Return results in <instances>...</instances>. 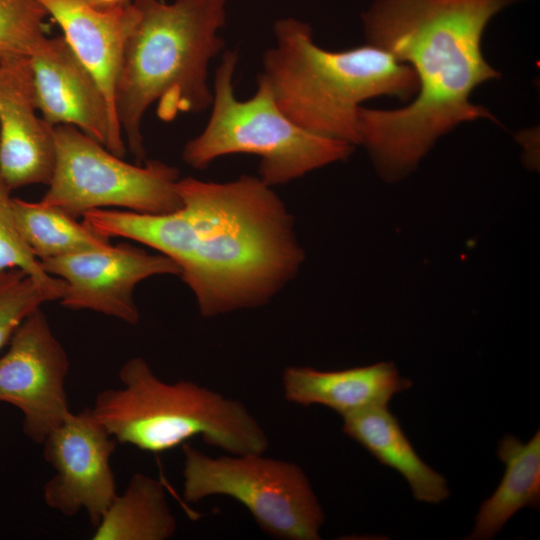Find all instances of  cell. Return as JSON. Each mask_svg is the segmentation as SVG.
Wrapping results in <instances>:
<instances>
[{
    "label": "cell",
    "instance_id": "1",
    "mask_svg": "<svg viewBox=\"0 0 540 540\" xmlns=\"http://www.w3.org/2000/svg\"><path fill=\"white\" fill-rule=\"evenodd\" d=\"M176 190V211L95 209L83 223L103 237L131 239L172 259L207 318L264 305L296 276L304 252L293 216L258 176L228 182L185 177Z\"/></svg>",
    "mask_w": 540,
    "mask_h": 540
},
{
    "label": "cell",
    "instance_id": "2",
    "mask_svg": "<svg viewBox=\"0 0 540 540\" xmlns=\"http://www.w3.org/2000/svg\"><path fill=\"white\" fill-rule=\"evenodd\" d=\"M519 0H375L362 13L367 43L413 69L414 101L392 110L360 107L358 134L386 180L416 168L435 141L462 122L497 119L471 102L480 84L500 77L481 43L490 20Z\"/></svg>",
    "mask_w": 540,
    "mask_h": 540
},
{
    "label": "cell",
    "instance_id": "3",
    "mask_svg": "<svg viewBox=\"0 0 540 540\" xmlns=\"http://www.w3.org/2000/svg\"><path fill=\"white\" fill-rule=\"evenodd\" d=\"M229 0H132L138 18L127 39L114 93L123 138L137 164L146 160L142 120L156 104L172 121L211 107V60L224 48L220 35Z\"/></svg>",
    "mask_w": 540,
    "mask_h": 540
},
{
    "label": "cell",
    "instance_id": "4",
    "mask_svg": "<svg viewBox=\"0 0 540 540\" xmlns=\"http://www.w3.org/2000/svg\"><path fill=\"white\" fill-rule=\"evenodd\" d=\"M273 31L275 44L264 52L259 75L281 110L312 133L360 144L362 102L382 95L409 100L417 93L413 69L382 48L323 49L311 26L296 18L276 20Z\"/></svg>",
    "mask_w": 540,
    "mask_h": 540
},
{
    "label": "cell",
    "instance_id": "5",
    "mask_svg": "<svg viewBox=\"0 0 540 540\" xmlns=\"http://www.w3.org/2000/svg\"><path fill=\"white\" fill-rule=\"evenodd\" d=\"M118 377L122 387L99 392L91 410L120 444L161 453L200 436L229 454L267 450L265 431L237 400L192 381H162L142 357L128 359Z\"/></svg>",
    "mask_w": 540,
    "mask_h": 540
},
{
    "label": "cell",
    "instance_id": "6",
    "mask_svg": "<svg viewBox=\"0 0 540 540\" xmlns=\"http://www.w3.org/2000/svg\"><path fill=\"white\" fill-rule=\"evenodd\" d=\"M237 63L236 51L223 53L215 72L210 117L182 151L187 165L205 169L219 157L253 154L260 158L258 177L273 187L352 154L354 145L317 135L292 121L278 106L261 75L255 93L249 99H237Z\"/></svg>",
    "mask_w": 540,
    "mask_h": 540
},
{
    "label": "cell",
    "instance_id": "7",
    "mask_svg": "<svg viewBox=\"0 0 540 540\" xmlns=\"http://www.w3.org/2000/svg\"><path fill=\"white\" fill-rule=\"evenodd\" d=\"M183 497L198 502L227 496L242 504L260 528L285 540H318L323 509L305 472L295 463L247 453L210 457L182 444Z\"/></svg>",
    "mask_w": 540,
    "mask_h": 540
},
{
    "label": "cell",
    "instance_id": "8",
    "mask_svg": "<svg viewBox=\"0 0 540 540\" xmlns=\"http://www.w3.org/2000/svg\"><path fill=\"white\" fill-rule=\"evenodd\" d=\"M55 166L40 200L79 218L95 209L163 214L178 210L179 170L159 160L130 164L72 125L53 127Z\"/></svg>",
    "mask_w": 540,
    "mask_h": 540
},
{
    "label": "cell",
    "instance_id": "9",
    "mask_svg": "<svg viewBox=\"0 0 540 540\" xmlns=\"http://www.w3.org/2000/svg\"><path fill=\"white\" fill-rule=\"evenodd\" d=\"M8 344L0 356V402L16 407L24 434L42 444L72 412L65 390L68 354L41 307L22 321Z\"/></svg>",
    "mask_w": 540,
    "mask_h": 540
},
{
    "label": "cell",
    "instance_id": "10",
    "mask_svg": "<svg viewBox=\"0 0 540 540\" xmlns=\"http://www.w3.org/2000/svg\"><path fill=\"white\" fill-rule=\"evenodd\" d=\"M117 444L91 408L71 412L41 444L55 470L43 486L46 506L66 517L84 510L95 528L117 495L110 462Z\"/></svg>",
    "mask_w": 540,
    "mask_h": 540
},
{
    "label": "cell",
    "instance_id": "11",
    "mask_svg": "<svg viewBox=\"0 0 540 540\" xmlns=\"http://www.w3.org/2000/svg\"><path fill=\"white\" fill-rule=\"evenodd\" d=\"M44 271L65 281L60 304L92 310L129 325L140 321L136 285L155 275H179V266L163 254H150L127 243L40 261Z\"/></svg>",
    "mask_w": 540,
    "mask_h": 540
},
{
    "label": "cell",
    "instance_id": "12",
    "mask_svg": "<svg viewBox=\"0 0 540 540\" xmlns=\"http://www.w3.org/2000/svg\"><path fill=\"white\" fill-rule=\"evenodd\" d=\"M35 99L43 120L72 125L123 157L125 140L97 81L64 36L46 37L29 57Z\"/></svg>",
    "mask_w": 540,
    "mask_h": 540
},
{
    "label": "cell",
    "instance_id": "13",
    "mask_svg": "<svg viewBox=\"0 0 540 540\" xmlns=\"http://www.w3.org/2000/svg\"><path fill=\"white\" fill-rule=\"evenodd\" d=\"M37 110L29 57L0 58V177L11 191L53 174V127Z\"/></svg>",
    "mask_w": 540,
    "mask_h": 540
},
{
    "label": "cell",
    "instance_id": "14",
    "mask_svg": "<svg viewBox=\"0 0 540 540\" xmlns=\"http://www.w3.org/2000/svg\"><path fill=\"white\" fill-rule=\"evenodd\" d=\"M38 1L59 24L66 41L97 81L117 120L115 88L126 42L138 18L132 0L109 10H98L80 0Z\"/></svg>",
    "mask_w": 540,
    "mask_h": 540
},
{
    "label": "cell",
    "instance_id": "15",
    "mask_svg": "<svg viewBox=\"0 0 540 540\" xmlns=\"http://www.w3.org/2000/svg\"><path fill=\"white\" fill-rule=\"evenodd\" d=\"M288 402L328 407L342 417L358 411L387 406L391 398L412 386L392 362L335 371L290 366L282 375Z\"/></svg>",
    "mask_w": 540,
    "mask_h": 540
},
{
    "label": "cell",
    "instance_id": "16",
    "mask_svg": "<svg viewBox=\"0 0 540 540\" xmlns=\"http://www.w3.org/2000/svg\"><path fill=\"white\" fill-rule=\"evenodd\" d=\"M343 418V432L382 465L401 474L416 500L437 504L450 496L446 479L421 460L387 406L374 407Z\"/></svg>",
    "mask_w": 540,
    "mask_h": 540
},
{
    "label": "cell",
    "instance_id": "17",
    "mask_svg": "<svg viewBox=\"0 0 540 540\" xmlns=\"http://www.w3.org/2000/svg\"><path fill=\"white\" fill-rule=\"evenodd\" d=\"M497 455L506 467L503 478L495 492L481 504L467 539H492L520 509L539 507V430L527 443L505 435L498 444Z\"/></svg>",
    "mask_w": 540,
    "mask_h": 540
},
{
    "label": "cell",
    "instance_id": "18",
    "mask_svg": "<svg viewBox=\"0 0 540 540\" xmlns=\"http://www.w3.org/2000/svg\"><path fill=\"white\" fill-rule=\"evenodd\" d=\"M177 530L163 483L134 473L92 534L93 540H167Z\"/></svg>",
    "mask_w": 540,
    "mask_h": 540
},
{
    "label": "cell",
    "instance_id": "19",
    "mask_svg": "<svg viewBox=\"0 0 540 540\" xmlns=\"http://www.w3.org/2000/svg\"><path fill=\"white\" fill-rule=\"evenodd\" d=\"M13 208L21 234L39 261L111 245L57 207L13 198Z\"/></svg>",
    "mask_w": 540,
    "mask_h": 540
},
{
    "label": "cell",
    "instance_id": "20",
    "mask_svg": "<svg viewBox=\"0 0 540 540\" xmlns=\"http://www.w3.org/2000/svg\"><path fill=\"white\" fill-rule=\"evenodd\" d=\"M11 192L0 177V272L20 269L60 300L66 283L44 271L30 250L17 224Z\"/></svg>",
    "mask_w": 540,
    "mask_h": 540
},
{
    "label": "cell",
    "instance_id": "21",
    "mask_svg": "<svg viewBox=\"0 0 540 540\" xmlns=\"http://www.w3.org/2000/svg\"><path fill=\"white\" fill-rule=\"evenodd\" d=\"M46 16L38 0H0V58L30 57L46 38Z\"/></svg>",
    "mask_w": 540,
    "mask_h": 540
},
{
    "label": "cell",
    "instance_id": "22",
    "mask_svg": "<svg viewBox=\"0 0 540 540\" xmlns=\"http://www.w3.org/2000/svg\"><path fill=\"white\" fill-rule=\"evenodd\" d=\"M54 300H58L54 293L41 287L24 271L0 272V352L30 313Z\"/></svg>",
    "mask_w": 540,
    "mask_h": 540
},
{
    "label": "cell",
    "instance_id": "23",
    "mask_svg": "<svg viewBox=\"0 0 540 540\" xmlns=\"http://www.w3.org/2000/svg\"><path fill=\"white\" fill-rule=\"evenodd\" d=\"M80 1L98 10H109V9L125 6L131 2V0H80Z\"/></svg>",
    "mask_w": 540,
    "mask_h": 540
}]
</instances>
